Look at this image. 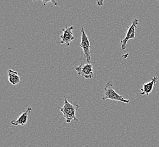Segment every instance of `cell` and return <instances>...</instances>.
I'll list each match as a JSON object with an SVG mask.
<instances>
[{"label":"cell","mask_w":159,"mask_h":147,"mask_svg":"<svg viewBox=\"0 0 159 147\" xmlns=\"http://www.w3.org/2000/svg\"><path fill=\"white\" fill-rule=\"evenodd\" d=\"M78 75L85 78L86 79H91L94 76L93 68L90 62L86 64H81L79 66L75 68Z\"/></svg>","instance_id":"5b68a950"},{"label":"cell","mask_w":159,"mask_h":147,"mask_svg":"<svg viewBox=\"0 0 159 147\" xmlns=\"http://www.w3.org/2000/svg\"><path fill=\"white\" fill-rule=\"evenodd\" d=\"M158 2H159V1H158Z\"/></svg>","instance_id":"7c38bea8"},{"label":"cell","mask_w":159,"mask_h":147,"mask_svg":"<svg viewBox=\"0 0 159 147\" xmlns=\"http://www.w3.org/2000/svg\"><path fill=\"white\" fill-rule=\"evenodd\" d=\"M81 42L80 44V47L83 49L84 57L85 58L87 63H90L92 58L90 55V49L92 46L90 45L89 37L86 34L84 28H82V29L81 30Z\"/></svg>","instance_id":"3957f363"},{"label":"cell","mask_w":159,"mask_h":147,"mask_svg":"<svg viewBox=\"0 0 159 147\" xmlns=\"http://www.w3.org/2000/svg\"><path fill=\"white\" fill-rule=\"evenodd\" d=\"M151 80L147 83H143L142 86L143 88H140V90L141 91L140 95H146L148 96L150 93H151L153 89V87L158 81V77H153L151 78Z\"/></svg>","instance_id":"52a82bcc"},{"label":"cell","mask_w":159,"mask_h":147,"mask_svg":"<svg viewBox=\"0 0 159 147\" xmlns=\"http://www.w3.org/2000/svg\"><path fill=\"white\" fill-rule=\"evenodd\" d=\"M32 110V107H28L24 113L21 114L16 120H12L11 121V124L14 126H25L27 123L28 119V114Z\"/></svg>","instance_id":"ba28073f"},{"label":"cell","mask_w":159,"mask_h":147,"mask_svg":"<svg viewBox=\"0 0 159 147\" xmlns=\"http://www.w3.org/2000/svg\"><path fill=\"white\" fill-rule=\"evenodd\" d=\"M73 30L74 26H72L68 27L66 25L65 27L62 29V34L60 35V38L61 41H59V44H64L66 46H69L70 45L71 41L75 40V37L73 35Z\"/></svg>","instance_id":"8992f818"},{"label":"cell","mask_w":159,"mask_h":147,"mask_svg":"<svg viewBox=\"0 0 159 147\" xmlns=\"http://www.w3.org/2000/svg\"><path fill=\"white\" fill-rule=\"evenodd\" d=\"M97 3L99 6H103V1H98Z\"/></svg>","instance_id":"8fae6325"},{"label":"cell","mask_w":159,"mask_h":147,"mask_svg":"<svg viewBox=\"0 0 159 147\" xmlns=\"http://www.w3.org/2000/svg\"><path fill=\"white\" fill-rule=\"evenodd\" d=\"M138 24H139V21L138 19L135 18L132 21V25L130 27H128V31L126 32L125 38L121 41V49L122 50L126 49L127 43L129 40L130 39H134L135 32L137 29Z\"/></svg>","instance_id":"277c9868"},{"label":"cell","mask_w":159,"mask_h":147,"mask_svg":"<svg viewBox=\"0 0 159 147\" xmlns=\"http://www.w3.org/2000/svg\"><path fill=\"white\" fill-rule=\"evenodd\" d=\"M8 79L9 82L13 86H16L20 82V77L19 76L17 71H14L11 69H9L7 71Z\"/></svg>","instance_id":"9c48e42d"},{"label":"cell","mask_w":159,"mask_h":147,"mask_svg":"<svg viewBox=\"0 0 159 147\" xmlns=\"http://www.w3.org/2000/svg\"><path fill=\"white\" fill-rule=\"evenodd\" d=\"M42 2H43V6H45V5H46V3H48V2H52V3H53V5H54L55 6H57V5H58V1H42Z\"/></svg>","instance_id":"30bf717a"},{"label":"cell","mask_w":159,"mask_h":147,"mask_svg":"<svg viewBox=\"0 0 159 147\" xmlns=\"http://www.w3.org/2000/svg\"><path fill=\"white\" fill-rule=\"evenodd\" d=\"M102 100L103 101L106 100H111L113 101H121L125 104H129L130 102L129 100H126L122 96L117 93L111 81L107 82L104 88V96L102 98Z\"/></svg>","instance_id":"7a4b0ae2"},{"label":"cell","mask_w":159,"mask_h":147,"mask_svg":"<svg viewBox=\"0 0 159 147\" xmlns=\"http://www.w3.org/2000/svg\"><path fill=\"white\" fill-rule=\"evenodd\" d=\"M80 108V106L77 104V102L70 103L68 101L67 97L64 96V104L61 107H59V110L63 114V116L66 120V123H70L72 121L79 123V120L76 116L77 110Z\"/></svg>","instance_id":"6da1fadb"}]
</instances>
